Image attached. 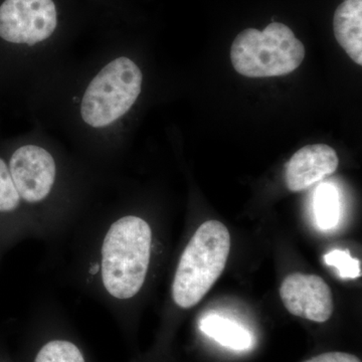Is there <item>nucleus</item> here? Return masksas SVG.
<instances>
[{
    "label": "nucleus",
    "mask_w": 362,
    "mask_h": 362,
    "mask_svg": "<svg viewBox=\"0 0 362 362\" xmlns=\"http://www.w3.org/2000/svg\"><path fill=\"white\" fill-rule=\"evenodd\" d=\"M151 228L137 216H125L111 226L102 247V278L107 291L129 299L141 289L148 271Z\"/></svg>",
    "instance_id": "1"
},
{
    "label": "nucleus",
    "mask_w": 362,
    "mask_h": 362,
    "mask_svg": "<svg viewBox=\"0 0 362 362\" xmlns=\"http://www.w3.org/2000/svg\"><path fill=\"white\" fill-rule=\"evenodd\" d=\"M230 235L218 221L202 223L181 255L173 284L177 306L189 309L206 296L221 277L228 262Z\"/></svg>",
    "instance_id": "2"
},
{
    "label": "nucleus",
    "mask_w": 362,
    "mask_h": 362,
    "mask_svg": "<svg viewBox=\"0 0 362 362\" xmlns=\"http://www.w3.org/2000/svg\"><path fill=\"white\" fill-rule=\"evenodd\" d=\"M304 57L303 44L281 23H272L262 32L243 30L230 49L233 68L249 78L288 75L301 65Z\"/></svg>",
    "instance_id": "3"
},
{
    "label": "nucleus",
    "mask_w": 362,
    "mask_h": 362,
    "mask_svg": "<svg viewBox=\"0 0 362 362\" xmlns=\"http://www.w3.org/2000/svg\"><path fill=\"white\" fill-rule=\"evenodd\" d=\"M142 80L140 69L126 57L104 66L83 97L81 115L84 122L103 128L125 115L141 93Z\"/></svg>",
    "instance_id": "4"
},
{
    "label": "nucleus",
    "mask_w": 362,
    "mask_h": 362,
    "mask_svg": "<svg viewBox=\"0 0 362 362\" xmlns=\"http://www.w3.org/2000/svg\"><path fill=\"white\" fill-rule=\"evenodd\" d=\"M58 23L54 0H4L0 4V37L11 44L32 47L45 42Z\"/></svg>",
    "instance_id": "5"
},
{
    "label": "nucleus",
    "mask_w": 362,
    "mask_h": 362,
    "mask_svg": "<svg viewBox=\"0 0 362 362\" xmlns=\"http://www.w3.org/2000/svg\"><path fill=\"white\" fill-rule=\"evenodd\" d=\"M9 173L21 199L28 202L44 201L56 180V162L49 151L37 145L16 150L9 161Z\"/></svg>",
    "instance_id": "6"
},
{
    "label": "nucleus",
    "mask_w": 362,
    "mask_h": 362,
    "mask_svg": "<svg viewBox=\"0 0 362 362\" xmlns=\"http://www.w3.org/2000/svg\"><path fill=\"white\" fill-rule=\"evenodd\" d=\"M280 297L292 315L314 322L329 320L334 308L329 286L316 275L294 273L287 276L281 285Z\"/></svg>",
    "instance_id": "7"
},
{
    "label": "nucleus",
    "mask_w": 362,
    "mask_h": 362,
    "mask_svg": "<svg viewBox=\"0 0 362 362\" xmlns=\"http://www.w3.org/2000/svg\"><path fill=\"white\" fill-rule=\"evenodd\" d=\"M338 164L337 151L328 145H307L286 165V185L293 192H302L334 173Z\"/></svg>",
    "instance_id": "8"
},
{
    "label": "nucleus",
    "mask_w": 362,
    "mask_h": 362,
    "mask_svg": "<svg viewBox=\"0 0 362 362\" xmlns=\"http://www.w3.org/2000/svg\"><path fill=\"white\" fill-rule=\"evenodd\" d=\"M337 42L357 65H362V0H345L335 11Z\"/></svg>",
    "instance_id": "9"
},
{
    "label": "nucleus",
    "mask_w": 362,
    "mask_h": 362,
    "mask_svg": "<svg viewBox=\"0 0 362 362\" xmlns=\"http://www.w3.org/2000/svg\"><path fill=\"white\" fill-rule=\"evenodd\" d=\"M199 328L207 337L228 349L243 351L252 347L251 333L244 326L226 317L218 314L204 316L199 322Z\"/></svg>",
    "instance_id": "10"
},
{
    "label": "nucleus",
    "mask_w": 362,
    "mask_h": 362,
    "mask_svg": "<svg viewBox=\"0 0 362 362\" xmlns=\"http://www.w3.org/2000/svg\"><path fill=\"white\" fill-rule=\"evenodd\" d=\"M314 213L317 225L323 230L337 226L340 218L339 194L334 185L323 183L314 194Z\"/></svg>",
    "instance_id": "11"
},
{
    "label": "nucleus",
    "mask_w": 362,
    "mask_h": 362,
    "mask_svg": "<svg viewBox=\"0 0 362 362\" xmlns=\"http://www.w3.org/2000/svg\"><path fill=\"white\" fill-rule=\"evenodd\" d=\"M33 362H87L76 343L66 339H52L44 343Z\"/></svg>",
    "instance_id": "12"
},
{
    "label": "nucleus",
    "mask_w": 362,
    "mask_h": 362,
    "mask_svg": "<svg viewBox=\"0 0 362 362\" xmlns=\"http://www.w3.org/2000/svg\"><path fill=\"white\" fill-rule=\"evenodd\" d=\"M21 204V197L6 162L0 158V213L13 211Z\"/></svg>",
    "instance_id": "13"
},
{
    "label": "nucleus",
    "mask_w": 362,
    "mask_h": 362,
    "mask_svg": "<svg viewBox=\"0 0 362 362\" xmlns=\"http://www.w3.org/2000/svg\"><path fill=\"white\" fill-rule=\"evenodd\" d=\"M324 259L328 266L335 267L343 279H356L361 276V261L352 258L349 251L333 250L324 257Z\"/></svg>",
    "instance_id": "14"
},
{
    "label": "nucleus",
    "mask_w": 362,
    "mask_h": 362,
    "mask_svg": "<svg viewBox=\"0 0 362 362\" xmlns=\"http://www.w3.org/2000/svg\"><path fill=\"white\" fill-rule=\"evenodd\" d=\"M304 362H361V359L354 354L345 352H327L320 354Z\"/></svg>",
    "instance_id": "15"
},
{
    "label": "nucleus",
    "mask_w": 362,
    "mask_h": 362,
    "mask_svg": "<svg viewBox=\"0 0 362 362\" xmlns=\"http://www.w3.org/2000/svg\"><path fill=\"white\" fill-rule=\"evenodd\" d=\"M98 271H99V265L96 264V265L93 267L92 270H90V272H92L93 274H96Z\"/></svg>",
    "instance_id": "16"
},
{
    "label": "nucleus",
    "mask_w": 362,
    "mask_h": 362,
    "mask_svg": "<svg viewBox=\"0 0 362 362\" xmlns=\"http://www.w3.org/2000/svg\"><path fill=\"white\" fill-rule=\"evenodd\" d=\"M0 362H6V361H0Z\"/></svg>",
    "instance_id": "17"
}]
</instances>
